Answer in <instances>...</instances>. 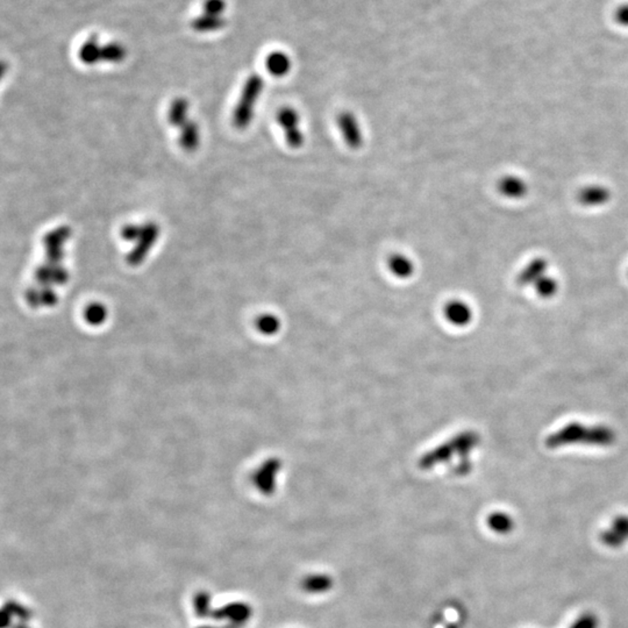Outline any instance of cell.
I'll list each match as a JSON object with an SVG mask.
<instances>
[{
    "mask_svg": "<svg viewBox=\"0 0 628 628\" xmlns=\"http://www.w3.org/2000/svg\"><path fill=\"white\" fill-rule=\"evenodd\" d=\"M615 440L617 435L611 427L604 425L585 426L581 423H571L549 435L546 439V446L549 449L577 444L594 447H610Z\"/></svg>",
    "mask_w": 628,
    "mask_h": 628,
    "instance_id": "1",
    "label": "cell"
},
{
    "mask_svg": "<svg viewBox=\"0 0 628 628\" xmlns=\"http://www.w3.org/2000/svg\"><path fill=\"white\" fill-rule=\"evenodd\" d=\"M263 88L264 83L262 77H259L257 75H252L245 82L240 94L239 101L236 103L233 112V124L236 129L245 131L252 124L255 115L256 104L262 94Z\"/></svg>",
    "mask_w": 628,
    "mask_h": 628,
    "instance_id": "2",
    "label": "cell"
},
{
    "mask_svg": "<svg viewBox=\"0 0 628 628\" xmlns=\"http://www.w3.org/2000/svg\"><path fill=\"white\" fill-rule=\"evenodd\" d=\"M277 121L282 127L286 143L291 149H300L305 142L302 131L300 113L293 108H283L277 113Z\"/></svg>",
    "mask_w": 628,
    "mask_h": 628,
    "instance_id": "3",
    "label": "cell"
},
{
    "mask_svg": "<svg viewBox=\"0 0 628 628\" xmlns=\"http://www.w3.org/2000/svg\"><path fill=\"white\" fill-rule=\"evenodd\" d=\"M338 127L342 136L343 141L353 150H359L362 148L364 143L362 128L359 124V119L353 112L343 111L338 115Z\"/></svg>",
    "mask_w": 628,
    "mask_h": 628,
    "instance_id": "4",
    "label": "cell"
},
{
    "mask_svg": "<svg viewBox=\"0 0 628 628\" xmlns=\"http://www.w3.org/2000/svg\"><path fill=\"white\" fill-rule=\"evenodd\" d=\"M158 236H160V227L155 222L145 224L142 236L136 241L135 248L127 255L128 264L132 267L141 264L158 241Z\"/></svg>",
    "mask_w": 628,
    "mask_h": 628,
    "instance_id": "5",
    "label": "cell"
},
{
    "mask_svg": "<svg viewBox=\"0 0 628 628\" xmlns=\"http://www.w3.org/2000/svg\"><path fill=\"white\" fill-rule=\"evenodd\" d=\"M601 541L608 548L622 547L628 541V515H618L611 526L601 533Z\"/></svg>",
    "mask_w": 628,
    "mask_h": 628,
    "instance_id": "6",
    "label": "cell"
},
{
    "mask_svg": "<svg viewBox=\"0 0 628 628\" xmlns=\"http://www.w3.org/2000/svg\"><path fill=\"white\" fill-rule=\"evenodd\" d=\"M611 198V192L603 185H590L579 192L578 199L588 207H599L606 204Z\"/></svg>",
    "mask_w": 628,
    "mask_h": 628,
    "instance_id": "7",
    "label": "cell"
},
{
    "mask_svg": "<svg viewBox=\"0 0 628 628\" xmlns=\"http://www.w3.org/2000/svg\"><path fill=\"white\" fill-rule=\"evenodd\" d=\"M444 314L449 323L456 326H466L473 319V311L467 302L462 300H453L444 307Z\"/></svg>",
    "mask_w": 628,
    "mask_h": 628,
    "instance_id": "8",
    "label": "cell"
},
{
    "mask_svg": "<svg viewBox=\"0 0 628 628\" xmlns=\"http://www.w3.org/2000/svg\"><path fill=\"white\" fill-rule=\"evenodd\" d=\"M548 263L544 259H535L525 267L518 277V283L521 286H534L535 283L547 275Z\"/></svg>",
    "mask_w": 628,
    "mask_h": 628,
    "instance_id": "9",
    "label": "cell"
},
{
    "mask_svg": "<svg viewBox=\"0 0 628 628\" xmlns=\"http://www.w3.org/2000/svg\"><path fill=\"white\" fill-rule=\"evenodd\" d=\"M501 195L508 199H520L527 193V184L518 176H506L498 184Z\"/></svg>",
    "mask_w": 628,
    "mask_h": 628,
    "instance_id": "10",
    "label": "cell"
},
{
    "mask_svg": "<svg viewBox=\"0 0 628 628\" xmlns=\"http://www.w3.org/2000/svg\"><path fill=\"white\" fill-rule=\"evenodd\" d=\"M179 145L186 151H195L200 145V128L193 120H188L181 127Z\"/></svg>",
    "mask_w": 628,
    "mask_h": 628,
    "instance_id": "11",
    "label": "cell"
},
{
    "mask_svg": "<svg viewBox=\"0 0 628 628\" xmlns=\"http://www.w3.org/2000/svg\"><path fill=\"white\" fill-rule=\"evenodd\" d=\"M387 268L390 271L392 272L393 276H396L400 279L410 278L414 275L416 267L410 257H407L404 254H392L387 259Z\"/></svg>",
    "mask_w": 628,
    "mask_h": 628,
    "instance_id": "12",
    "label": "cell"
},
{
    "mask_svg": "<svg viewBox=\"0 0 628 628\" xmlns=\"http://www.w3.org/2000/svg\"><path fill=\"white\" fill-rule=\"evenodd\" d=\"M188 111H190V104H188V99L181 97L176 98L169 108V124H172L174 127L181 128L188 120Z\"/></svg>",
    "mask_w": 628,
    "mask_h": 628,
    "instance_id": "13",
    "label": "cell"
},
{
    "mask_svg": "<svg viewBox=\"0 0 628 628\" xmlns=\"http://www.w3.org/2000/svg\"><path fill=\"white\" fill-rule=\"evenodd\" d=\"M266 67L272 76L283 77L286 74H289L290 69H291V60H290L289 56L284 53L276 51L267 58Z\"/></svg>",
    "mask_w": 628,
    "mask_h": 628,
    "instance_id": "14",
    "label": "cell"
},
{
    "mask_svg": "<svg viewBox=\"0 0 628 628\" xmlns=\"http://www.w3.org/2000/svg\"><path fill=\"white\" fill-rule=\"evenodd\" d=\"M487 525L496 533L508 534L511 531H513L514 520L510 514L505 512H494L487 518Z\"/></svg>",
    "mask_w": 628,
    "mask_h": 628,
    "instance_id": "15",
    "label": "cell"
},
{
    "mask_svg": "<svg viewBox=\"0 0 628 628\" xmlns=\"http://www.w3.org/2000/svg\"><path fill=\"white\" fill-rule=\"evenodd\" d=\"M535 291L542 298H551L558 293V284L551 276H544L534 284Z\"/></svg>",
    "mask_w": 628,
    "mask_h": 628,
    "instance_id": "16",
    "label": "cell"
},
{
    "mask_svg": "<svg viewBox=\"0 0 628 628\" xmlns=\"http://www.w3.org/2000/svg\"><path fill=\"white\" fill-rule=\"evenodd\" d=\"M108 316V309L103 304L94 302L88 306V309L85 311V319L88 320V323L91 325H101L104 323L105 319Z\"/></svg>",
    "mask_w": 628,
    "mask_h": 628,
    "instance_id": "17",
    "label": "cell"
},
{
    "mask_svg": "<svg viewBox=\"0 0 628 628\" xmlns=\"http://www.w3.org/2000/svg\"><path fill=\"white\" fill-rule=\"evenodd\" d=\"M142 232H143V225L128 224L121 229L120 236L124 241L136 242L142 236Z\"/></svg>",
    "mask_w": 628,
    "mask_h": 628,
    "instance_id": "18",
    "label": "cell"
},
{
    "mask_svg": "<svg viewBox=\"0 0 628 628\" xmlns=\"http://www.w3.org/2000/svg\"><path fill=\"white\" fill-rule=\"evenodd\" d=\"M257 327H259V332L272 334V333H275L278 329L279 321L276 316H271V314H267V316H262L259 318V321H257Z\"/></svg>",
    "mask_w": 628,
    "mask_h": 628,
    "instance_id": "19",
    "label": "cell"
},
{
    "mask_svg": "<svg viewBox=\"0 0 628 628\" xmlns=\"http://www.w3.org/2000/svg\"><path fill=\"white\" fill-rule=\"evenodd\" d=\"M599 619L595 613L588 612L581 615L576 622L570 626V628H598Z\"/></svg>",
    "mask_w": 628,
    "mask_h": 628,
    "instance_id": "20",
    "label": "cell"
},
{
    "mask_svg": "<svg viewBox=\"0 0 628 628\" xmlns=\"http://www.w3.org/2000/svg\"><path fill=\"white\" fill-rule=\"evenodd\" d=\"M306 589H309L311 591H321L325 588H328L331 585V581L327 577L323 576H316V577L309 578V581L305 582Z\"/></svg>",
    "mask_w": 628,
    "mask_h": 628,
    "instance_id": "21",
    "label": "cell"
},
{
    "mask_svg": "<svg viewBox=\"0 0 628 628\" xmlns=\"http://www.w3.org/2000/svg\"><path fill=\"white\" fill-rule=\"evenodd\" d=\"M615 18L618 25L628 28V3L622 4V6L618 7V10L615 11Z\"/></svg>",
    "mask_w": 628,
    "mask_h": 628,
    "instance_id": "22",
    "label": "cell"
}]
</instances>
